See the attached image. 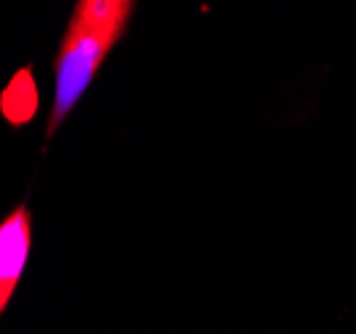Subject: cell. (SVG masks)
I'll list each match as a JSON object with an SVG mask.
<instances>
[{
	"label": "cell",
	"instance_id": "cell-1",
	"mask_svg": "<svg viewBox=\"0 0 356 334\" xmlns=\"http://www.w3.org/2000/svg\"><path fill=\"white\" fill-rule=\"evenodd\" d=\"M134 0H78L54 59V105L46 134L51 137L91 86L107 53L124 37Z\"/></svg>",
	"mask_w": 356,
	"mask_h": 334
},
{
	"label": "cell",
	"instance_id": "cell-2",
	"mask_svg": "<svg viewBox=\"0 0 356 334\" xmlns=\"http://www.w3.org/2000/svg\"><path fill=\"white\" fill-rule=\"evenodd\" d=\"M33 249V217L27 203H19L8 217L0 219V316L24 276Z\"/></svg>",
	"mask_w": 356,
	"mask_h": 334
},
{
	"label": "cell",
	"instance_id": "cell-3",
	"mask_svg": "<svg viewBox=\"0 0 356 334\" xmlns=\"http://www.w3.org/2000/svg\"><path fill=\"white\" fill-rule=\"evenodd\" d=\"M0 112L11 126H24L38 112V86L33 70H19L0 94Z\"/></svg>",
	"mask_w": 356,
	"mask_h": 334
}]
</instances>
